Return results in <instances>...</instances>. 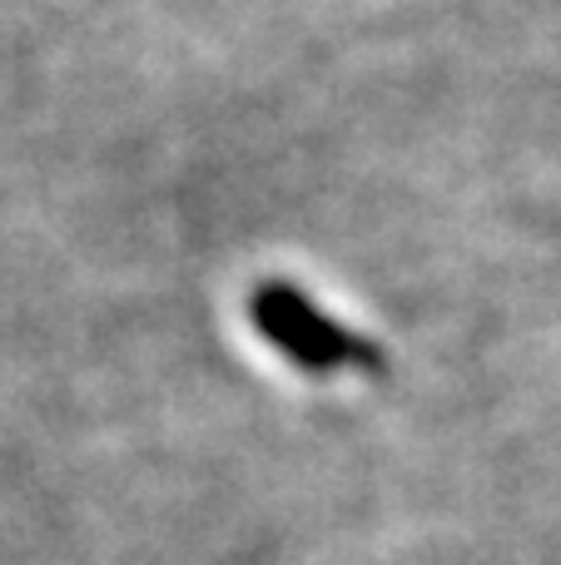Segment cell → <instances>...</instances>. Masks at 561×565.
Returning <instances> with one entry per match:
<instances>
[{"instance_id": "1", "label": "cell", "mask_w": 561, "mask_h": 565, "mask_svg": "<svg viewBox=\"0 0 561 565\" xmlns=\"http://www.w3.org/2000/svg\"><path fill=\"white\" fill-rule=\"evenodd\" d=\"M248 318L268 338V348L284 352L294 367L328 377V372H383V348H373L368 338H358L353 328H343L338 318L314 308L308 292H298L294 282H258L248 292Z\"/></svg>"}]
</instances>
